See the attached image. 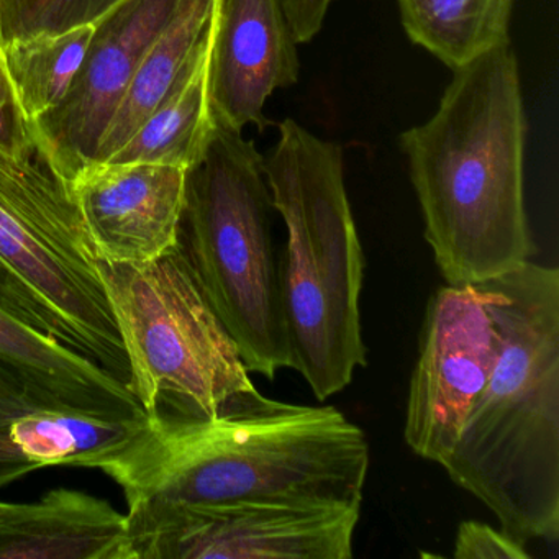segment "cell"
Segmentation results:
<instances>
[{"instance_id": "7402d4cb", "label": "cell", "mask_w": 559, "mask_h": 559, "mask_svg": "<svg viewBox=\"0 0 559 559\" xmlns=\"http://www.w3.org/2000/svg\"><path fill=\"white\" fill-rule=\"evenodd\" d=\"M0 150L21 158L38 150L34 130L22 114L2 60H0Z\"/></svg>"}, {"instance_id": "d6986e66", "label": "cell", "mask_w": 559, "mask_h": 559, "mask_svg": "<svg viewBox=\"0 0 559 559\" xmlns=\"http://www.w3.org/2000/svg\"><path fill=\"white\" fill-rule=\"evenodd\" d=\"M96 25L5 41L0 60L31 126L60 106L83 64Z\"/></svg>"}, {"instance_id": "2e32d148", "label": "cell", "mask_w": 559, "mask_h": 559, "mask_svg": "<svg viewBox=\"0 0 559 559\" xmlns=\"http://www.w3.org/2000/svg\"><path fill=\"white\" fill-rule=\"evenodd\" d=\"M222 0H179L175 14L150 45L107 129L94 163H106L173 93L198 57Z\"/></svg>"}, {"instance_id": "5b68a950", "label": "cell", "mask_w": 559, "mask_h": 559, "mask_svg": "<svg viewBox=\"0 0 559 559\" xmlns=\"http://www.w3.org/2000/svg\"><path fill=\"white\" fill-rule=\"evenodd\" d=\"M271 211L253 140L217 123L188 173L181 245L248 372L266 379L293 368Z\"/></svg>"}, {"instance_id": "ba28073f", "label": "cell", "mask_w": 559, "mask_h": 559, "mask_svg": "<svg viewBox=\"0 0 559 559\" xmlns=\"http://www.w3.org/2000/svg\"><path fill=\"white\" fill-rule=\"evenodd\" d=\"M127 516L133 559H352L361 506L251 500Z\"/></svg>"}, {"instance_id": "9c48e42d", "label": "cell", "mask_w": 559, "mask_h": 559, "mask_svg": "<svg viewBox=\"0 0 559 559\" xmlns=\"http://www.w3.org/2000/svg\"><path fill=\"white\" fill-rule=\"evenodd\" d=\"M497 336L476 286L440 287L425 312L412 372L404 438L418 456L441 464L492 371Z\"/></svg>"}, {"instance_id": "cb8c5ba5", "label": "cell", "mask_w": 559, "mask_h": 559, "mask_svg": "<svg viewBox=\"0 0 559 559\" xmlns=\"http://www.w3.org/2000/svg\"><path fill=\"white\" fill-rule=\"evenodd\" d=\"M5 507H8V502H0V519L4 515Z\"/></svg>"}, {"instance_id": "6da1fadb", "label": "cell", "mask_w": 559, "mask_h": 559, "mask_svg": "<svg viewBox=\"0 0 559 559\" xmlns=\"http://www.w3.org/2000/svg\"><path fill=\"white\" fill-rule=\"evenodd\" d=\"M143 506H221L251 500L362 506L365 431L332 405L273 401L257 388L212 417L155 415L94 461Z\"/></svg>"}, {"instance_id": "8fae6325", "label": "cell", "mask_w": 559, "mask_h": 559, "mask_svg": "<svg viewBox=\"0 0 559 559\" xmlns=\"http://www.w3.org/2000/svg\"><path fill=\"white\" fill-rule=\"evenodd\" d=\"M188 173L155 163H93L71 181V194L106 263H146L178 247Z\"/></svg>"}, {"instance_id": "603a6c76", "label": "cell", "mask_w": 559, "mask_h": 559, "mask_svg": "<svg viewBox=\"0 0 559 559\" xmlns=\"http://www.w3.org/2000/svg\"><path fill=\"white\" fill-rule=\"evenodd\" d=\"M335 0H281L297 44H309L322 31Z\"/></svg>"}, {"instance_id": "4fadbf2b", "label": "cell", "mask_w": 559, "mask_h": 559, "mask_svg": "<svg viewBox=\"0 0 559 559\" xmlns=\"http://www.w3.org/2000/svg\"><path fill=\"white\" fill-rule=\"evenodd\" d=\"M297 45L281 0H222L209 83L215 123L264 132L266 100L299 81Z\"/></svg>"}, {"instance_id": "d4e9b609", "label": "cell", "mask_w": 559, "mask_h": 559, "mask_svg": "<svg viewBox=\"0 0 559 559\" xmlns=\"http://www.w3.org/2000/svg\"><path fill=\"white\" fill-rule=\"evenodd\" d=\"M0 47H2V34H0Z\"/></svg>"}, {"instance_id": "e0dca14e", "label": "cell", "mask_w": 559, "mask_h": 559, "mask_svg": "<svg viewBox=\"0 0 559 559\" xmlns=\"http://www.w3.org/2000/svg\"><path fill=\"white\" fill-rule=\"evenodd\" d=\"M217 14L207 40L178 86L106 163H155L191 171L202 162L217 129L209 86Z\"/></svg>"}, {"instance_id": "9a60e30c", "label": "cell", "mask_w": 559, "mask_h": 559, "mask_svg": "<svg viewBox=\"0 0 559 559\" xmlns=\"http://www.w3.org/2000/svg\"><path fill=\"white\" fill-rule=\"evenodd\" d=\"M0 358L21 366L71 404L110 414L146 415L127 382L47 335L2 299Z\"/></svg>"}, {"instance_id": "52a82bcc", "label": "cell", "mask_w": 559, "mask_h": 559, "mask_svg": "<svg viewBox=\"0 0 559 559\" xmlns=\"http://www.w3.org/2000/svg\"><path fill=\"white\" fill-rule=\"evenodd\" d=\"M0 263L31 294L58 342L129 384L130 369L71 194L44 150H0Z\"/></svg>"}, {"instance_id": "8992f818", "label": "cell", "mask_w": 559, "mask_h": 559, "mask_svg": "<svg viewBox=\"0 0 559 559\" xmlns=\"http://www.w3.org/2000/svg\"><path fill=\"white\" fill-rule=\"evenodd\" d=\"M97 267L129 361L130 389L148 417H212L254 389L181 241L146 263L99 261Z\"/></svg>"}, {"instance_id": "30bf717a", "label": "cell", "mask_w": 559, "mask_h": 559, "mask_svg": "<svg viewBox=\"0 0 559 559\" xmlns=\"http://www.w3.org/2000/svg\"><path fill=\"white\" fill-rule=\"evenodd\" d=\"M179 0H123L94 28L83 64L57 109L32 126L55 171L68 182L93 165L150 45Z\"/></svg>"}, {"instance_id": "3957f363", "label": "cell", "mask_w": 559, "mask_h": 559, "mask_svg": "<svg viewBox=\"0 0 559 559\" xmlns=\"http://www.w3.org/2000/svg\"><path fill=\"white\" fill-rule=\"evenodd\" d=\"M474 286L496 329V359L441 466L523 545L556 539L559 271L528 260Z\"/></svg>"}, {"instance_id": "ac0fdd59", "label": "cell", "mask_w": 559, "mask_h": 559, "mask_svg": "<svg viewBox=\"0 0 559 559\" xmlns=\"http://www.w3.org/2000/svg\"><path fill=\"white\" fill-rule=\"evenodd\" d=\"M412 44L451 71L510 44L513 0H395Z\"/></svg>"}, {"instance_id": "ffe728a7", "label": "cell", "mask_w": 559, "mask_h": 559, "mask_svg": "<svg viewBox=\"0 0 559 559\" xmlns=\"http://www.w3.org/2000/svg\"><path fill=\"white\" fill-rule=\"evenodd\" d=\"M123 0H0L2 44L96 25Z\"/></svg>"}, {"instance_id": "7c38bea8", "label": "cell", "mask_w": 559, "mask_h": 559, "mask_svg": "<svg viewBox=\"0 0 559 559\" xmlns=\"http://www.w3.org/2000/svg\"><path fill=\"white\" fill-rule=\"evenodd\" d=\"M145 418L71 404L0 358V487L45 467H90Z\"/></svg>"}, {"instance_id": "5bb4252c", "label": "cell", "mask_w": 559, "mask_h": 559, "mask_svg": "<svg viewBox=\"0 0 559 559\" xmlns=\"http://www.w3.org/2000/svg\"><path fill=\"white\" fill-rule=\"evenodd\" d=\"M0 559H133L129 516L99 497L50 490L34 503H8Z\"/></svg>"}, {"instance_id": "7a4b0ae2", "label": "cell", "mask_w": 559, "mask_h": 559, "mask_svg": "<svg viewBox=\"0 0 559 559\" xmlns=\"http://www.w3.org/2000/svg\"><path fill=\"white\" fill-rule=\"evenodd\" d=\"M525 135L510 44L454 70L433 117L402 133L425 240L450 286L492 280L532 257Z\"/></svg>"}, {"instance_id": "277c9868", "label": "cell", "mask_w": 559, "mask_h": 559, "mask_svg": "<svg viewBox=\"0 0 559 559\" xmlns=\"http://www.w3.org/2000/svg\"><path fill=\"white\" fill-rule=\"evenodd\" d=\"M277 129L263 171L287 231L280 273L290 369L326 401L368 361L359 312L365 254L346 194L342 146L293 119Z\"/></svg>"}, {"instance_id": "44dd1931", "label": "cell", "mask_w": 559, "mask_h": 559, "mask_svg": "<svg viewBox=\"0 0 559 559\" xmlns=\"http://www.w3.org/2000/svg\"><path fill=\"white\" fill-rule=\"evenodd\" d=\"M453 556L456 559H530L519 539L479 520H464L457 526Z\"/></svg>"}]
</instances>
